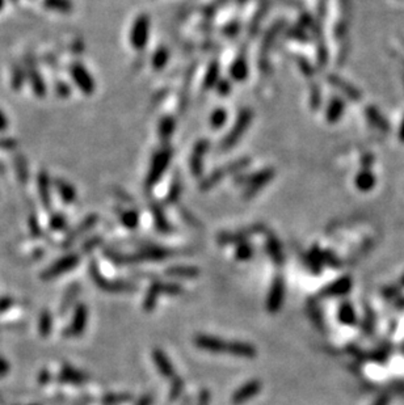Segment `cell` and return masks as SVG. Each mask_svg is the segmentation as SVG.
I'll return each mask as SVG.
<instances>
[{
	"label": "cell",
	"instance_id": "obj_1",
	"mask_svg": "<svg viewBox=\"0 0 404 405\" xmlns=\"http://www.w3.org/2000/svg\"><path fill=\"white\" fill-rule=\"evenodd\" d=\"M171 159H172V150L161 148L158 152H155L151 163H150L149 172L146 175V189H151L154 185L158 184L159 180L163 179V175L166 173Z\"/></svg>",
	"mask_w": 404,
	"mask_h": 405
},
{
	"label": "cell",
	"instance_id": "obj_2",
	"mask_svg": "<svg viewBox=\"0 0 404 405\" xmlns=\"http://www.w3.org/2000/svg\"><path fill=\"white\" fill-rule=\"evenodd\" d=\"M150 25H151V21L146 13H140L135 17L131 24L130 33H129V42H130L131 49L139 51L145 49L149 41Z\"/></svg>",
	"mask_w": 404,
	"mask_h": 405
},
{
	"label": "cell",
	"instance_id": "obj_3",
	"mask_svg": "<svg viewBox=\"0 0 404 405\" xmlns=\"http://www.w3.org/2000/svg\"><path fill=\"white\" fill-rule=\"evenodd\" d=\"M253 113L250 109H243L239 113L238 118L235 121V125L230 129V131L227 133L226 138L220 142V150H229L231 147H234L236 144V142L240 140V138L243 137V134L248 130L251 122H252Z\"/></svg>",
	"mask_w": 404,
	"mask_h": 405
},
{
	"label": "cell",
	"instance_id": "obj_4",
	"mask_svg": "<svg viewBox=\"0 0 404 405\" xmlns=\"http://www.w3.org/2000/svg\"><path fill=\"white\" fill-rule=\"evenodd\" d=\"M180 295L183 294V287L176 285V283H164V282H154L151 287L146 294L143 308L146 311H152L158 301L159 295Z\"/></svg>",
	"mask_w": 404,
	"mask_h": 405
},
{
	"label": "cell",
	"instance_id": "obj_5",
	"mask_svg": "<svg viewBox=\"0 0 404 405\" xmlns=\"http://www.w3.org/2000/svg\"><path fill=\"white\" fill-rule=\"evenodd\" d=\"M70 76H71L75 86H76L84 95L89 96L95 92V81H93V78L91 76L88 70H87L83 65H80V63H74V65L70 67Z\"/></svg>",
	"mask_w": 404,
	"mask_h": 405
},
{
	"label": "cell",
	"instance_id": "obj_6",
	"mask_svg": "<svg viewBox=\"0 0 404 405\" xmlns=\"http://www.w3.org/2000/svg\"><path fill=\"white\" fill-rule=\"evenodd\" d=\"M274 176V170L272 168H267V169H262L260 172H257L256 175H252L250 179L246 181L247 188L243 189V197L246 200H250L252 198L255 194L259 193L260 190L262 189V186H265L267 184L273 180Z\"/></svg>",
	"mask_w": 404,
	"mask_h": 405
},
{
	"label": "cell",
	"instance_id": "obj_7",
	"mask_svg": "<svg viewBox=\"0 0 404 405\" xmlns=\"http://www.w3.org/2000/svg\"><path fill=\"white\" fill-rule=\"evenodd\" d=\"M194 343L199 349H204L206 352L211 353H229L230 341H225L218 337L206 336V334H198L194 338Z\"/></svg>",
	"mask_w": 404,
	"mask_h": 405
},
{
	"label": "cell",
	"instance_id": "obj_8",
	"mask_svg": "<svg viewBox=\"0 0 404 405\" xmlns=\"http://www.w3.org/2000/svg\"><path fill=\"white\" fill-rule=\"evenodd\" d=\"M284 296H285V283H284V278H274L273 285H272L271 291H269V296H268V311L271 313H276L281 308V306H282Z\"/></svg>",
	"mask_w": 404,
	"mask_h": 405
},
{
	"label": "cell",
	"instance_id": "obj_9",
	"mask_svg": "<svg viewBox=\"0 0 404 405\" xmlns=\"http://www.w3.org/2000/svg\"><path fill=\"white\" fill-rule=\"evenodd\" d=\"M262 385L261 381L255 379V380H250L248 383H246L244 386H241L236 392L232 395L231 401L236 405H240L247 402L248 400H251L252 397H255L257 393L261 391Z\"/></svg>",
	"mask_w": 404,
	"mask_h": 405
},
{
	"label": "cell",
	"instance_id": "obj_10",
	"mask_svg": "<svg viewBox=\"0 0 404 405\" xmlns=\"http://www.w3.org/2000/svg\"><path fill=\"white\" fill-rule=\"evenodd\" d=\"M208 150H209L208 140H199L198 143L194 146L192 154H190L189 168H190V172L193 173L194 176H199V175H201L202 168H204V158H205Z\"/></svg>",
	"mask_w": 404,
	"mask_h": 405
},
{
	"label": "cell",
	"instance_id": "obj_11",
	"mask_svg": "<svg viewBox=\"0 0 404 405\" xmlns=\"http://www.w3.org/2000/svg\"><path fill=\"white\" fill-rule=\"evenodd\" d=\"M25 69H27L28 79H29L34 95L39 98L44 97L46 95V86H45L44 79H42L38 69L36 67V65H33V60H30L29 57L27 58V62H25Z\"/></svg>",
	"mask_w": 404,
	"mask_h": 405
},
{
	"label": "cell",
	"instance_id": "obj_12",
	"mask_svg": "<svg viewBox=\"0 0 404 405\" xmlns=\"http://www.w3.org/2000/svg\"><path fill=\"white\" fill-rule=\"evenodd\" d=\"M152 357H154V362L155 365H156V367H158L159 373H160L164 378L172 380V379L176 376L175 369H173L172 364L170 362L168 357L164 354L163 350H160V349H155L154 353H152Z\"/></svg>",
	"mask_w": 404,
	"mask_h": 405
},
{
	"label": "cell",
	"instance_id": "obj_13",
	"mask_svg": "<svg viewBox=\"0 0 404 405\" xmlns=\"http://www.w3.org/2000/svg\"><path fill=\"white\" fill-rule=\"evenodd\" d=\"M93 275L96 278V283H98V286L101 289L107 290V291H118V292H124V291H134L135 290V286L131 285V283L128 282H112V281H107L105 278L101 277L100 274L97 273V270H93Z\"/></svg>",
	"mask_w": 404,
	"mask_h": 405
},
{
	"label": "cell",
	"instance_id": "obj_14",
	"mask_svg": "<svg viewBox=\"0 0 404 405\" xmlns=\"http://www.w3.org/2000/svg\"><path fill=\"white\" fill-rule=\"evenodd\" d=\"M256 348H253L251 344L241 343V341H230L229 354L235 355L240 358H255Z\"/></svg>",
	"mask_w": 404,
	"mask_h": 405
},
{
	"label": "cell",
	"instance_id": "obj_15",
	"mask_svg": "<svg viewBox=\"0 0 404 405\" xmlns=\"http://www.w3.org/2000/svg\"><path fill=\"white\" fill-rule=\"evenodd\" d=\"M54 185H55L58 193H59V196L62 197V200L65 202H72L75 200L76 190H75V188L71 184H69V182L62 179H57L54 180Z\"/></svg>",
	"mask_w": 404,
	"mask_h": 405
},
{
	"label": "cell",
	"instance_id": "obj_16",
	"mask_svg": "<svg viewBox=\"0 0 404 405\" xmlns=\"http://www.w3.org/2000/svg\"><path fill=\"white\" fill-rule=\"evenodd\" d=\"M173 130H175V119H173L171 116L163 117V118L159 121L158 134L159 138H160L163 142H167V140L172 137Z\"/></svg>",
	"mask_w": 404,
	"mask_h": 405
},
{
	"label": "cell",
	"instance_id": "obj_17",
	"mask_svg": "<svg viewBox=\"0 0 404 405\" xmlns=\"http://www.w3.org/2000/svg\"><path fill=\"white\" fill-rule=\"evenodd\" d=\"M267 245H268V252L271 254L274 264L281 265L284 262V253H282V249H281V245H279L278 240H277V238H274V236L272 235L268 236Z\"/></svg>",
	"mask_w": 404,
	"mask_h": 405
},
{
	"label": "cell",
	"instance_id": "obj_18",
	"mask_svg": "<svg viewBox=\"0 0 404 405\" xmlns=\"http://www.w3.org/2000/svg\"><path fill=\"white\" fill-rule=\"evenodd\" d=\"M37 185H38V191L39 196H41V200L49 205V202H50V180H49L48 172L42 170V172L38 173Z\"/></svg>",
	"mask_w": 404,
	"mask_h": 405
},
{
	"label": "cell",
	"instance_id": "obj_19",
	"mask_svg": "<svg viewBox=\"0 0 404 405\" xmlns=\"http://www.w3.org/2000/svg\"><path fill=\"white\" fill-rule=\"evenodd\" d=\"M352 282L349 278H342V280L337 281L333 285L328 286L327 289L323 291L324 296H335V295H342L351 289Z\"/></svg>",
	"mask_w": 404,
	"mask_h": 405
},
{
	"label": "cell",
	"instance_id": "obj_20",
	"mask_svg": "<svg viewBox=\"0 0 404 405\" xmlns=\"http://www.w3.org/2000/svg\"><path fill=\"white\" fill-rule=\"evenodd\" d=\"M248 75V65L244 57H239L234 60L231 66V76L235 80H243Z\"/></svg>",
	"mask_w": 404,
	"mask_h": 405
},
{
	"label": "cell",
	"instance_id": "obj_21",
	"mask_svg": "<svg viewBox=\"0 0 404 405\" xmlns=\"http://www.w3.org/2000/svg\"><path fill=\"white\" fill-rule=\"evenodd\" d=\"M167 274L172 275V277L194 278L199 274V270L194 266H173L167 270Z\"/></svg>",
	"mask_w": 404,
	"mask_h": 405
},
{
	"label": "cell",
	"instance_id": "obj_22",
	"mask_svg": "<svg viewBox=\"0 0 404 405\" xmlns=\"http://www.w3.org/2000/svg\"><path fill=\"white\" fill-rule=\"evenodd\" d=\"M44 6L51 11L69 13L72 11V3L70 0H44Z\"/></svg>",
	"mask_w": 404,
	"mask_h": 405
},
{
	"label": "cell",
	"instance_id": "obj_23",
	"mask_svg": "<svg viewBox=\"0 0 404 405\" xmlns=\"http://www.w3.org/2000/svg\"><path fill=\"white\" fill-rule=\"evenodd\" d=\"M168 58H170V53L167 50L164 46H160L155 50L154 55H152V67L155 70H160L163 69L164 66L167 65L168 62Z\"/></svg>",
	"mask_w": 404,
	"mask_h": 405
},
{
	"label": "cell",
	"instance_id": "obj_24",
	"mask_svg": "<svg viewBox=\"0 0 404 405\" xmlns=\"http://www.w3.org/2000/svg\"><path fill=\"white\" fill-rule=\"evenodd\" d=\"M339 320L345 325H353L356 323V315H354V310L351 304H341L339 310Z\"/></svg>",
	"mask_w": 404,
	"mask_h": 405
},
{
	"label": "cell",
	"instance_id": "obj_25",
	"mask_svg": "<svg viewBox=\"0 0 404 405\" xmlns=\"http://www.w3.org/2000/svg\"><path fill=\"white\" fill-rule=\"evenodd\" d=\"M227 118H229V114H227L226 109H223V108L215 109V111L211 113L210 126L213 129H220L225 123H226Z\"/></svg>",
	"mask_w": 404,
	"mask_h": 405
},
{
	"label": "cell",
	"instance_id": "obj_26",
	"mask_svg": "<svg viewBox=\"0 0 404 405\" xmlns=\"http://www.w3.org/2000/svg\"><path fill=\"white\" fill-rule=\"evenodd\" d=\"M121 222L128 228H137L138 223H139V215H138V212L135 210H128V211L122 212Z\"/></svg>",
	"mask_w": 404,
	"mask_h": 405
},
{
	"label": "cell",
	"instance_id": "obj_27",
	"mask_svg": "<svg viewBox=\"0 0 404 405\" xmlns=\"http://www.w3.org/2000/svg\"><path fill=\"white\" fill-rule=\"evenodd\" d=\"M184 391V380L180 376L176 375L171 380V390H170V400H176L180 397V395Z\"/></svg>",
	"mask_w": 404,
	"mask_h": 405
},
{
	"label": "cell",
	"instance_id": "obj_28",
	"mask_svg": "<svg viewBox=\"0 0 404 405\" xmlns=\"http://www.w3.org/2000/svg\"><path fill=\"white\" fill-rule=\"evenodd\" d=\"M25 78V72L24 69H21L20 66H15L12 67V79H11V84H12V88H15L16 91H18L23 86V81H24Z\"/></svg>",
	"mask_w": 404,
	"mask_h": 405
},
{
	"label": "cell",
	"instance_id": "obj_29",
	"mask_svg": "<svg viewBox=\"0 0 404 405\" xmlns=\"http://www.w3.org/2000/svg\"><path fill=\"white\" fill-rule=\"evenodd\" d=\"M131 400V395L129 393H113V395H108V396L104 397V402L105 404L109 405H116V404H122V402H128Z\"/></svg>",
	"mask_w": 404,
	"mask_h": 405
},
{
	"label": "cell",
	"instance_id": "obj_30",
	"mask_svg": "<svg viewBox=\"0 0 404 405\" xmlns=\"http://www.w3.org/2000/svg\"><path fill=\"white\" fill-rule=\"evenodd\" d=\"M253 256V248L252 245L248 244V243H243L241 245H239L238 250H236V254L235 257L240 261H246V260L251 259Z\"/></svg>",
	"mask_w": 404,
	"mask_h": 405
},
{
	"label": "cell",
	"instance_id": "obj_31",
	"mask_svg": "<svg viewBox=\"0 0 404 405\" xmlns=\"http://www.w3.org/2000/svg\"><path fill=\"white\" fill-rule=\"evenodd\" d=\"M16 164H17V169H16V175H17V179L20 180L21 182H25L28 180V165H27V160L25 158H21V155H18L17 160H16Z\"/></svg>",
	"mask_w": 404,
	"mask_h": 405
},
{
	"label": "cell",
	"instance_id": "obj_32",
	"mask_svg": "<svg viewBox=\"0 0 404 405\" xmlns=\"http://www.w3.org/2000/svg\"><path fill=\"white\" fill-rule=\"evenodd\" d=\"M55 91L60 97H69L70 95V87L65 81H58L57 86H55Z\"/></svg>",
	"mask_w": 404,
	"mask_h": 405
},
{
	"label": "cell",
	"instance_id": "obj_33",
	"mask_svg": "<svg viewBox=\"0 0 404 405\" xmlns=\"http://www.w3.org/2000/svg\"><path fill=\"white\" fill-rule=\"evenodd\" d=\"M16 146V140L11 138H0V150H12Z\"/></svg>",
	"mask_w": 404,
	"mask_h": 405
},
{
	"label": "cell",
	"instance_id": "obj_34",
	"mask_svg": "<svg viewBox=\"0 0 404 405\" xmlns=\"http://www.w3.org/2000/svg\"><path fill=\"white\" fill-rule=\"evenodd\" d=\"M209 402H210V393H209L208 390H204L199 393L197 405H209Z\"/></svg>",
	"mask_w": 404,
	"mask_h": 405
},
{
	"label": "cell",
	"instance_id": "obj_35",
	"mask_svg": "<svg viewBox=\"0 0 404 405\" xmlns=\"http://www.w3.org/2000/svg\"><path fill=\"white\" fill-rule=\"evenodd\" d=\"M152 401H154V399H152L151 395H145L135 402V405H152Z\"/></svg>",
	"mask_w": 404,
	"mask_h": 405
},
{
	"label": "cell",
	"instance_id": "obj_36",
	"mask_svg": "<svg viewBox=\"0 0 404 405\" xmlns=\"http://www.w3.org/2000/svg\"><path fill=\"white\" fill-rule=\"evenodd\" d=\"M7 129H8V119H7L6 114L0 111V133H2V131H6Z\"/></svg>",
	"mask_w": 404,
	"mask_h": 405
},
{
	"label": "cell",
	"instance_id": "obj_37",
	"mask_svg": "<svg viewBox=\"0 0 404 405\" xmlns=\"http://www.w3.org/2000/svg\"><path fill=\"white\" fill-rule=\"evenodd\" d=\"M387 402H389V397L382 396V397H379V399H378L377 401L374 402V405H387Z\"/></svg>",
	"mask_w": 404,
	"mask_h": 405
},
{
	"label": "cell",
	"instance_id": "obj_38",
	"mask_svg": "<svg viewBox=\"0 0 404 405\" xmlns=\"http://www.w3.org/2000/svg\"><path fill=\"white\" fill-rule=\"evenodd\" d=\"M4 7V0H0V9Z\"/></svg>",
	"mask_w": 404,
	"mask_h": 405
}]
</instances>
